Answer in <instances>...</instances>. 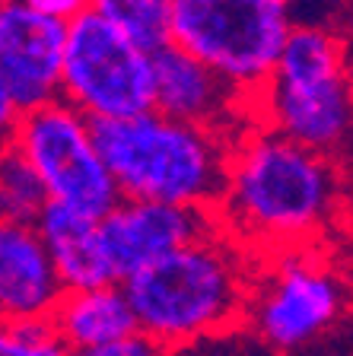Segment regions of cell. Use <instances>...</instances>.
Masks as SVG:
<instances>
[{"mask_svg": "<svg viewBox=\"0 0 353 356\" xmlns=\"http://www.w3.org/2000/svg\"><path fill=\"white\" fill-rule=\"evenodd\" d=\"M344 200V175L331 156L299 147L265 124H251L233 147L217 220L245 248L265 245L283 252L324 238Z\"/></svg>", "mask_w": 353, "mask_h": 356, "instance_id": "1", "label": "cell"}, {"mask_svg": "<svg viewBox=\"0 0 353 356\" xmlns=\"http://www.w3.org/2000/svg\"><path fill=\"white\" fill-rule=\"evenodd\" d=\"M255 274L226 232L201 238L125 283L143 334L178 353L245 325Z\"/></svg>", "mask_w": 353, "mask_h": 356, "instance_id": "2", "label": "cell"}, {"mask_svg": "<svg viewBox=\"0 0 353 356\" xmlns=\"http://www.w3.org/2000/svg\"><path fill=\"white\" fill-rule=\"evenodd\" d=\"M93 137L125 200H159L217 210L235 140L217 131L147 111L125 121H93Z\"/></svg>", "mask_w": 353, "mask_h": 356, "instance_id": "3", "label": "cell"}, {"mask_svg": "<svg viewBox=\"0 0 353 356\" xmlns=\"http://www.w3.org/2000/svg\"><path fill=\"white\" fill-rule=\"evenodd\" d=\"M290 29L283 0H175L172 42L255 99L271 83Z\"/></svg>", "mask_w": 353, "mask_h": 356, "instance_id": "4", "label": "cell"}, {"mask_svg": "<svg viewBox=\"0 0 353 356\" xmlns=\"http://www.w3.org/2000/svg\"><path fill=\"white\" fill-rule=\"evenodd\" d=\"M3 147L29 159L52 194V204L102 222L125 200L96 147L93 121L64 99L22 115L3 137Z\"/></svg>", "mask_w": 353, "mask_h": 356, "instance_id": "5", "label": "cell"}, {"mask_svg": "<svg viewBox=\"0 0 353 356\" xmlns=\"http://www.w3.org/2000/svg\"><path fill=\"white\" fill-rule=\"evenodd\" d=\"M350 305L344 277L309 248H283L255 274L245 327L277 356L296 353L331 331Z\"/></svg>", "mask_w": 353, "mask_h": 356, "instance_id": "6", "label": "cell"}, {"mask_svg": "<svg viewBox=\"0 0 353 356\" xmlns=\"http://www.w3.org/2000/svg\"><path fill=\"white\" fill-rule=\"evenodd\" d=\"M61 99L89 121H125L156 108L153 54L89 7L70 22Z\"/></svg>", "mask_w": 353, "mask_h": 356, "instance_id": "7", "label": "cell"}, {"mask_svg": "<svg viewBox=\"0 0 353 356\" xmlns=\"http://www.w3.org/2000/svg\"><path fill=\"white\" fill-rule=\"evenodd\" d=\"M70 26L32 10L22 0L0 7V121L3 137L22 115L61 99Z\"/></svg>", "mask_w": 353, "mask_h": 356, "instance_id": "8", "label": "cell"}, {"mask_svg": "<svg viewBox=\"0 0 353 356\" xmlns=\"http://www.w3.org/2000/svg\"><path fill=\"white\" fill-rule=\"evenodd\" d=\"M153 89L159 115L207 127L239 140L255 124V99L178 44L153 54Z\"/></svg>", "mask_w": 353, "mask_h": 356, "instance_id": "9", "label": "cell"}, {"mask_svg": "<svg viewBox=\"0 0 353 356\" xmlns=\"http://www.w3.org/2000/svg\"><path fill=\"white\" fill-rule=\"evenodd\" d=\"M255 124L334 156L353 127V70L318 80H271L255 96Z\"/></svg>", "mask_w": 353, "mask_h": 356, "instance_id": "10", "label": "cell"}, {"mask_svg": "<svg viewBox=\"0 0 353 356\" xmlns=\"http://www.w3.org/2000/svg\"><path fill=\"white\" fill-rule=\"evenodd\" d=\"M214 232H220L217 210L178 207L159 200H121L102 220V236L118 283H127L140 270Z\"/></svg>", "mask_w": 353, "mask_h": 356, "instance_id": "11", "label": "cell"}, {"mask_svg": "<svg viewBox=\"0 0 353 356\" xmlns=\"http://www.w3.org/2000/svg\"><path fill=\"white\" fill-rule=\"evenodd\" d=\"M67 296L36 222H0V312L3 321L52 318Z\"/></svg>", "mask_w": 353, "mask_h": 356, "instance_id": "12", "label": "cell"}, {"mask_svg": "<svg viewBox=\"0 0 353 356\" xmlns=\"http://www.w3.org/2000/svg\"><path fill=\"white\" fill-rule=\"evenodd\" d=\"M36 229L52 254L54 267H58L67 293L118 283L99 220L83 216L70 207H61V204H48V210L38 216Z\"/></svg>", "mask_w": 353, "mask_h": 356, "instance_id": "13", "label": "cell"}, {"mask_svg": "<svg viewBox=\"0 0 353 356\" xmlns=\"http://www.w3.org/2000/svg\"><path fill=\"white\" fill-rule=\"evenodd\" d=\"M54 334L74 353L115 343L127 334L140 331L137 312L127 299L125 283H111L99 289H80V293H67L61 305L52 315Z\"/></svg>", "mask_w": 353, "mask_h": 356, "instance_id": "14", "label": "cell"}, {"mask_svg": "<svg viewBox=\"0 0 353 356\" xmlns=\"http://www.w3.org/2000/svg\"><path fill=\"white\" fill-rule=\"evenodd\" d=\"M93 10L147 54L175 44V0H93Z\"/></svg>", "mask_w": 353, "mask_h": 356, "instance_id": "15", "label": "cell"}, {"mask_svg": "<svg viewBox=\"0 0 353 356\" xmlns=\"http://www.w3.org/2000/svg\"><path fill=\"white\" fill-rule=\"evenodd\" d=\"M52 194L29 165L26 156L13 147H3L0 159V213L10 222H38V216L48 210Z\"/></svg>", "mask_w": 353, "mask_h": 356, "instance_id": "16", "label": "cell"}, {"mask_svg": "<svg viewBox=\"0 0 353 356\" xmlns=\"http://www.w3.org/2000/svg\"><path fill=\"white\" fill-rule=\"evenodd\" d=\"M0 356H77V353L54 334L52 318H26V321H3Z\"/></svg>", "mask_w": 353, "mask_h": 356, "instance_id": "17", "label": "cell"}, {"mask_svg": "<svg viewBox=\"0 0 353 356\" xmlns=\"http://www.w3.org/2000/svg\"><path fill=\"white\" fill-rule=\"evenodd\" d=\"M172 356H277L274 350H267L265 343L258 341L249 327H235V331L217 334L210 341H201L188 350H178Z\"/></svg>", "mask_w": 353, "mask_h": 356, "instance_id": "18", "label": "cell"}, {"mask_svg": "<svg viewBox=\"0 0 353 356\" xmlns=\"http://www.w3.org/2000/svg\"><path fill=\"white\" fill-rule=\"evenodd\" d=\"M77 356H172V350H166L159 341H153L150 334L134 331L115 343H105V347L86 350V353H77Z\"/></svg>", "mask_w": 353, "mask_h": 356, "instance_id": "19", "label": "cell"}, {"mask_svg": "<svg viewBox=\"0 0 353 356\" xmlns=\"http://www.w3.org/2000/svg\"><path fill=\"white\" fill-rule=\"evenodd\" d=\"M22 3H29L32 10L52 16V19H58V22H67V26L74 19H80V16L93 7V0H22Z\"/></svg>", "mask_w": 353, "mask_h": 356, "instance_id": "20", "label": "cell"}, {"mask_svg": "<svg viewBox=\"0 0 353 356\" xmlns=\"http://www.w3.org/2000/svg\"><path fill=\"white\" fill-rule=\"evenodd\" d=\"M283 3H293V0H283Z\"/></svg>", "mask_w": 353, "mask_h": 356, "instance_id": "21", "label": "cell"}]
</instances>
